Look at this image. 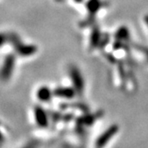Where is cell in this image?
<instances>
[{
    "mask_svg": "<svg viewBox=\"0 0 148 148\" xmlns=\"http://www.w3.org/2000/svg\"><path fill=\"white\" fill-rule=\"evenodd\" d=\"M52 93L50 90L46 87V86H43L40 87L39 90L37 91V97L39 98V100L41 101H48L49 100L51 99Z\"/></svg>",
    "mask_w": 148,
    "mask_h": 148,
    "instance_id": "cell-7",
    "label": "cell"
},
{
    "mask_svg": "<svg viewBox=\"0 0 148 148\" xmlns=\"http://www.w3.org/2000/svg\"><path fill=\"white\" fill-rule=\"evenodd\" d=\"M35 118L37 124L40 127H46L49 123L47 114L40 106H37L35 108Z\"/></svg>",
    "mask_w": 148,
    "mask_h": 148,
    "instance_id": "cell-5",
    "label": "cell"
},
{
    "mask_svg": "<svg viewBox=\"0 0 148 148\" xmlns=\"http://www.w3.org/2000/svg\"><path fill=\"white\" fill-rule=\"evenodd\" d=\"M100 35H99V32H98V30L97 29H95V31L93 32L92 33V36H91V45L92 46H94L95 45L97 42H98V40H99V38H100Z\"/></svg>",
    "mask_w": 148,
    "mask_h": 148,
    "instance_id": "cell-8",
    "label": "cell"
},
{
    "mask_svg": "<svg viewBox=\"0 0 148 148\" xmlns=\"http://www.w3.org/2000/svg\"><path fill=\"white\" fill-rule=\"evenodd\" d=\"M146 21H147V23L148 25V16H146Z\"/></svg>",
    "mask_w": 148,
    "mask_h": 148,
    "instance_id": "cell-13",
    "label": "cell"
},
{
    "mask_svg": "<svg viewBox=\"0 0 148 148\" xmlns=\"http://www.w3.org/2000/svg\"><path fill=\"white\" fill-rule=\"evenodd\" d=\"M8 40L13 45L16 53L21 56L27 57V56H30V55H32V54L36 52L37 49L35 45L23 44L20 40L19 37L15 34H9L8 35Z\"/></svg>",
    "mask_w": 148,
    "mask_h": 148,
    "instance_id": "cell-1",
    "label": "cell"
},
{
    "mask_svg": "<svg viewBox=\"0 0 148 148\" xmlns=\"http://www.w3.org/2000/svg\"><path fill=\"white\" fill-rule=\"evenodd\" d=\"M142 49H143V51L144 52V53L147 55V57L148 58V49H143V48H142Z\"/></svg>",
    "mask_w": 148,
    "mask_h": 148,
    "instance_id": "cell-11",
    "label": "cell"
},
{
    "mask_svg": "<svg viewBox=\"0 0 148 148\" xmlns=\"http://www.w3.org/2000/svg\"><path fill=\"white\" fill-rule=\"evenodd\" d=\"M3 139V135H2V133L0 132V140H2Z\"/></svg>",
    "mask_w": 148,
    "mask_h": 148,
    "instance_id": "cell-12",
    "label": "cell"
},
{
    "mask_svg": "<svg viewBox=\"0 0 148 148\" xmlns=\"http://www.w3.org/2000/svg\"><path fill=\"white\" fill-rule=\"evenodd\" d=\"M118 129L119 128H118L117 125H113L109 129H107L106 132L98 138V140L96 142V147L105 146L106 143H108V141H110L111 138L114 137V135L118 132Z\"/></svg>",
    "mask_w": 148,
    "mask_h": 148,
    "instance_id": "cell-3",
    "label": "cell"
},
{
    "mask_svg": "<svg viewBox=\"0 0 148 148\" xmlns=\"http://www.w3.org/2000/svg\"><path fill=\"white\" fill-rule=\"evenodd\" d=\"M70 73L76 90L77 92L81 93L82 90H83V79L81 76V73L77 68H72L70 69Z\"/></svg>",
    "mask_w": 148,
    "mask_h": 148,
    "instance_id": "cell-4",
    "label": "cell"
},
{
    "mask_svg": "<svg viewBox=\"0 0 148 148\" xmlns=\"http://www.w3.org/2000/svg\"><path fill=\"white\" fill-rule=\"evenodd\" d=\"M127 36V32L126 29H120L118 33H117V37L118 38H120V39H124L125 37Z\"/></svg>",
    "mask_w": 148,
    "mask_h": 148,
    "instance_id": "cell-9",
    "label": "cell"
},
{
    "mask_svg": "<svg viewBox=\"0 0 148 148\" xmlns=\"http://www.w3.org/2000/svg\"><path fill=\"white\" fill-rule=\"evenodd\" d=\"M8 40V35H5L3 33H0V47L4 45Z\"/></svg>",
    "mask_w": 148,
    "mask_h": 148,
    "instance_id": "cell-10",
    "label": "cell"
},
{
    "mask_svg": "<svg viewBox=\"0 0 148 148\" xmlns=\"http://www.w3.org/2000/svg\"><path fill=\"white\" fill-rule=\"evenodd\" d=\"M75 94V90L72 88H58L54 90V95L62 98H72Z\"/></svg>",
    "mask_w": 148,
    "mask_h": 148,
    "instance_id": "cell-6",
    "label": "cell"
},
{
    "mask_svg": "<svg viewBox=\"0 0 148 148\" xmlns=\"http://www.w3.org/2000/svg\"><path fill=\"white\" fill-rule=\"evenodd\" d=\"M16 58L13 54H8L4 59V62L0 70V79L7 81L11 77L15 67Z\"/></svg>",
    "mask_w": 148,
    "mask_h": 148,
    "instance_id": "cell-2",
    "label": "cell"
}]
</instances>
